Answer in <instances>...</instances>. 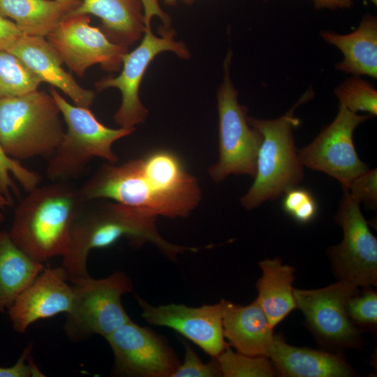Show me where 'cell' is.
Wrapping results in <instances>:
<instances>
[{
	"label": "cell",
	"mask_w": 377,
	"mask_h": 377,
	"mask_svg": "<svg viewBox=\"0 0 377 377\" xmlns=\"http://www.w3.org/2000/svg\"><path fill=\"white\" fill-rule=\"evenodd\" d=\"M156 219L141 209L108 199L84 201L74 218L62 256L61 267L68 279L89 276L90 251L111 246L124 237L137 246L151 243L172 260L179 253L198 251L165 239L158 231Z\"/></svg>",
	"instance_id": "1"
},
{
	"label": "cell",
	"mask_w": 377,
	"mask_h": 377,
	"mask_svg": "<svg viewBox=\"0 0 377 377\" xmlns=\"http://www.w3.org/2000/svg\"><path fill=\"white\" fill-rule=\"evenodd\" d=\"M84 201L79 188L56 182L28 192L16 207L9 235L31 258L43 263L65 253L74 218Z\"/></svg>",
	"instance_id": "2"
},
{
	"label": "cell",
	"mask_w": 377,
	"mask_h": 377,
	"mask_svg": "<svg viewBox=\"0 0 377 377\" xmlns=\"http://www.w3.org/2000/svg\"><path fill=\"white\" fill-rule=\"evenodd\" d=\"M78 188L84 201L108 199L172 219L188 216L202 198L168 186L142 158L119 165L105 162Z\"/></svg>",
	"instance_id": "3"
},
{
	"label": "cell",
	"mask_w": 377,
	"mask_h": 377,
	"mask_svg": "<svg viewBox=\"0 0 377 377\" xmlns=\"http://www.w3.org/2000/svg\"><path fill=\"white\" fill-rule=\"evenodd\" d=\"M306 91L285 114L274 119L248 117L249 124L262 136L254 182L241 198L246 209H254L267 200L276 199L296 187L303 179V166L298 158L293 130L300 124L294 115L295 109L312 97Z\"/></svg>",
	"instance_id": "4"
},
{
	"label": "cell",
	"mask_w": 377,
	"mask_h": 377,
	"mask_svg": "<svg viewBox=\"0 0 377 377\" xmlns=\"http://www.w3.org/2000/svg\"><path fill=\"white\" fill-rule=\"evenodd\" d=\"M54 98L43 91L0 99V145L17 161L50 158L65 131Z\"/></svg>",
	"instance_id": "5"
},
{
	"label": "cell",
	"mask_w": 377,
	"mask_h": 377,
	"mask_svg": "<svg viewBox=\"0 0 377 377\" xmlns=\"http://www.w3.org/2000/svg\"><path fill=\"white\" fill-rule=\"evenodd\" d=\"M49 92L60 109L67 130L48 158L47 177L54 182L77 177L94 158L116 164L118 158L112 150L113 144L131 134L135 128H109L89 108L70 103L54 87L50 88Z\"/></svg>",
	"instance_id": "6"
},
{
	"label": "cell",
	"mask_w": 377,
	"mask_h": 377,
	"mask_svg": "<svg viewBox=\"0 0 377 377\" xmlns=\"http://www.w3.org/2000/svg\"><path fill=\"white\" fill-rule=\"evenodd\" d=\"M73 289L71 310L66 313L64 331L73 341L94 334L105 339L131 320L122 303V296L133 290L131 280L123 272L104 279L89 276L71 278Z\"/></svg>",
	"instance_id": "7"
},
{
	"label": "cell",
	"mask_w": 377,
	"mask_h": 377,
	"mask_svg": "<svg viewBox=\"0 0 377 377\" xmlns=\"http://www.w3.org/2000/svg\"><path fill=\"white\" fill-rule=\"evenodd\" d=\"M230 59L229 52L224 63L223 80L217 93L219 157L208 169L216 183L231 174L254 177L262 141L261 134L248 121L246 108L238 103V93L229 74Z\"/></svg>",
	"instance_id": "8"
},
{
	"label": "cell",
	"mask_w": 377,
	"mask_h": 377,
	"mask_svg": "<svg viewBox=\"0 0 377 377\" xmlns=\"http://www.w3.org/2000/svg\"><path fill=\"white\" fill-rule=\"evenodd\" d=\"M143 38L133 51L122 57V70L115 77H108L95 83L97 91L117 88L121 94V103L114 119L120 128H132L142 123L148 110L142 103L139 89L141 81L150 62L159 53L172 51L179 57L188 59L189 52L184 43L177 42L171 31H161L162 36L154 35L151 28V17H145Z\"/></svg>",
	"instance_id": "9"
},
{
	"label": "cell",
	"mask_w": 377,
	"mask_h": 377,
	"mask_svg": "<svg viewBox=\"0 0 377 377\" xmlns=\"http://www.w3.org/2000/svg\"><path fill=\"white\" fill-rule=\"evenodd\" d=\"M371 115H359L341 105L333 121L308 145L298 150L302 165L337 179L343 188L369 168L359 158L353 143L355 129Z\"/></svg>",
	"instance_id": "10"
},
{
	"label": "cell",
	"mask_w": 377,
	"mask_h": 377,
	"mask_svg": "<svg viewBox=\"0 0 377 377\" xmlns=\"http://www.w3.org/2000/svg\"><path fill=\"white\" fill-rule=\"evenodd\" d=\"M336 221L342 228L341 242L330 250L332 266L339 279L357 287L377 284V239L362 215L360 203L346 188Z\"/></svg>",
	"instance_id": "11"
},
{
	"label": "cell",
	"mask_w": 377,
	"mask_h": 377,
	"mask_svg": "<svg viewBox=\"0 0 377 377\" xmlns=\"http://www.w3.org/2000/svg\"><path fill=\"white\" fill-rule=\"evenodd\" d=\"M62 62L78 77L99 64L107 71H118L128 47L112 42L87 15L67 16L47 36Z\"/></svg>",
	"instance_id": "12"
},
{
	"label": "cell",
	"mask_w": 377,
	"mask_h": 377,
	"mask_svg": "<svg viewBox=\"0 0 377 377\" xmlns=\"http://www.w3.org/2000/svg\"><path fill=\"white\" fill-rule=\"evenodd\" d=\"M358 292L357 286L343 279L319 289L293 288L297 308L313 334L339 347L353 346L359 340V332L346 309L348 300Z\"/></svg>",
	"instance_id": "13"
},
{
	"label": "cell",
	"mask_w": 377,
	"mask_h": 377,
	"mask_svg": "<svg viewBox=\"0 0 377 377\" xmlns=\"http://www.w3.org/2000/svg\"><path fill=\"white\" fill-rule=\"evenodd\" d=\"M105 339L114 353L113 370L117 375L172 377L180 364L165 341L131 320Z\"/></svg>",
	"instance_id": "14"
},
{
	"label": "cell",
	"mask_w": 377,
	"mask_h": 377,
	"mask_svg": "<svg viewBox=\"0 0 377 377\" xmlns=\"http://www.w3.org/2000/svg\"><path fill=\"white\" fill-rule=\"evenodd\" d=\"M136 300L147 323L175 330L211 357H217L227 348L221 302L192 307L183 304L153 306L138 295Z\"/></svg>",
	"instance_id": "15"
},
{
	"label": "cell",
	"mask_w": 377,
	"mask_h": 377,
	"mask_svg": "<svg viewBox=\"0 0 377 377\" xmlns=\"http://www.w3.org/2000/svg\"><path fill=\"white\" fill-rule=\"evenodd\" d=\"M73 289L62 267H47L15 300L8 310L15 331L26 332L34 322L70 312Z\"/></svg>",
	"instance_id": "16"
},
{
	"label": "cell",
	"mask_w": 377,
	"mask_h": 377,
	"mask_svg": "<svg viewBox=\"0 0 377 377\" xmlns=\"http://www.w3.org/2000/svg\"><path fill=\"white\" fill-rule=\"evenodd\" d=\"M8 52L17 57L41 82L67 95L74 105L89 108L95 94L78 84L71 73L62 68V61L45 37L23 35Z\"/></svg>",
	"instance_id": "17"
},
{
	"label": "cell",
	"mask_w": 377,
	"mask_h": 377,
	"mask_svg": "<svg viewBox=\"0 0 377 377\" xmlns=\"http://www.w3.org/2000/svg\"><path fill=\"white\" fill-rule=\"evenodd\" d=\"M220 302L223 335L230 345L239 353L268 357L274 327L257 300L246 306L225 300Z\"/></svg>",
	"instance_id": "18"
},
{
	"label": "cell",
	"mask_w": 377,
	"mask_h": 377,
	"mask_svg": "<svg viewBox=\"0 0 377 377\" xmlns=\"http://www.w3.org/2000/svg\"><path fill=\"white\" fill-rule=\"evenodd\" d=\"M275 371L291 377H346L353 375L340 356L324 351L299 348L274 336L268 354Z\"/></svg>",
	"instance_id": "19"
},
{
	"label": "cell",
	"mask_w": 377,
	"mask_h": 377,
	"mask_svg": "<svg viewBox=\"0 0 377 377\" xmlns=\"http://www.w3.org/2000/svg\"><path fill=\"white\" fill-rule=\"evenodd\" d=\"M87 15L98 17L105 35L126 47L140 39L145 29L140 0H82L68 16Z\"/></svg>",
	"instance_id": "20"
},
{
	"label": "cell",
	"mask_w": 377,
	"mask_h": 377,
	"mask_svg": "<svg viewBox=\"0 0 377 377\" xmlns=\"http://www.w3.org/2000/svg\"><path fill=\"white\" fill-rule=\"evenodd\" d=\"M321 36L344 55V59L335 66L337 70L354 76L366 75L376 78L377 20L374 16L364 15L359 27L350 34L340 35L324 31Z\"/></svg>",
	"instance_id": "21"
},
{
	"label": "cell",
	"mask_w": 377,
	"mask_h": 377,
	"mask_svg": "<svg viewBox=\"0 0 377 377\" xmlns=\"http://www.w3.org/2000/svg\"><path fill=\"white\" fill-rule=\"evenodd\" d=\"M258 265L262 276L256 283V300L274 327L297 308L293 288L295 269L283 265L279 258H266Z\"/></svg>",
	"instance_id": "22"
},
{
	"label": "cell",
	"mask_w": 377,
	"mask_h": 377,
	"mask_svg": "<svg viewBox=\"0 0 377 377\" xmlns=\"http://www.w3.org/2000/svg\"><path fill=\"white\" fill-rule=\"evenodd\" d=\"M43 269V263L17 246L8 232H0V313L8 310Z\"/></svg>",
	"instance_id": "23"
},
{
	"label": "cell",
	"mask_w": 377,
	"mask_h": 377,
	"mask_svg": "<svg viewBox=\"0 0 377 377\" xmlns=\"http://www.w3.org/2000/svg\"><path fill=\"white\" fill-rule=\"evenodd\" d=\"M70 12L56 0H0V15L13 20L27 36L46 38Z\"/></svg>",
	"instance_id": "24"
},
{
	"label": "cell",
	"mask_w": 377,
	"mask_h": 377,
	"mask_svg": "<svg viewBox=\"0 0 377 377\" xmlns=\"http://www.w3.org/2000/svg\"><path fill=\"white\" fill-rule=\"evenodd\" d=\"M41 82L17 57L0 51V99L37 90Z\"/></svg>",
	"instance_id": "25"
},
{
	"label": "cell",
	"mask_w": 377,
	"mask_h": 377,
	"mask_svg": "<svg viewBox=\"0 0 377 377\" xmlns=\"http://www.w3.org/2000/svg\"><path fill=\"white\" fill-rule=\"evenodd\" d=\"M216 358L225 377H271L276 372L268 357L244 355L228 347Z\"/></svg>",
	"instance_id": "26"
},
{
	"label": "cell",
	"mask_w": 377,
	"mask_h": 377,
	"mask_svg": "<svg viewBox=\"0 0 377 377\" xmlns=\"http://www.w3.org/2000/svg\"><path fill=\"white\" fill-rule=\"evenodd\" d=\"M339 105L350 112H366L371 116L377 114V91L366 80L354 76L346 80L335 89Z\"/></svg>",
	"instance_id": "27"
},
{
	"label": "cell",
	"mask_w": 377,
	"mask_h": 377,
	"mask_svg": "<svg viewBox=\"0 0 377 377\" xmlns=\"http://www.w3.org/2000/svg\"><path fill=\"white\" fill-rule=\"evenodd\" d=\"M10 174L27 192L37 187L41 180L39 174L27 168L19 161L8 156L0 145V189L3 195L13 204L11 191L18 195L19 191L10 177Z\"/></svg>",
	"instance_id": "28"
},
{
	"label": "cell",
	"mask_w": 377,
	"mask_h": 377,
	"mask_svg": "<svg viewBox=\"0 0 377 377\" xmlns=\"http://www.w3.org/2000/svg\"><path fill=\"white\" fill-rule=\"evenodd\" d=\"M282 208L300 223L311 221L317 215L318 203L312 193L304 188H292L284 193Z\"/></svg>",
	"instance_id": "29"
},
{
	"label": "cell",
	"mask_w": 377,
	"mask_h": 377,
	"mask_svg": "<svg viewBox=\"0 0 377 377\" xmlns=\"http://www.w3.org/2000/svg\"><path fill=\"white\" fill-rule=\"evenodd\" d=\"M356 293L348 301L346 309L350 320L367 326L377 323V294L373 290Z\"/></svg>",
	"instance_id": "30"
},
{
	"label": "cell",
	"mask_w": 377,
	"mask_h": 377,
	"mask_svg": "<svg viewBox=\"0 0 377 377\" xmlns=\"http://www.w3.org/2000/svg\"><path fill=\"white\" fill-rule=\"evenodd\" d=\"M185 355L172 377H215L221 376L216 358L204 363L186 342L184 343Z\"/></svg>",
	"instance_id": "31"
},
{
	"label": "cell",
	"mask_w": 377,
	"mask_h": 377,
	"mask_svg": "<svg viewBox=\"0 0 377 377\" xmlns=\"http://www.w3.org/2000/svg\"><path fill=\"white\" fill-rule=\"evenodd\" d=\"M344 189V188H343ZM350 196L359 203L363 202L369 209L377 205V170L369 169L353 179L346 188Z\"/></svg>",
	"instance_id": "32"
},
{
	"label": "cell",
	"mask_w": 377,
	"mask_h": 377,
	"mask_svg": "<svg viewBox=\"0 0 377 377\" xmlns=\"http://www.w3.org/2000/svg\"><path fill=\"white\" fill-rule=\"evenodd\" d=\"M32 344L23 350L15 365L9 367H0V377H39L44 376L36 364L31 360Z\"/></svg>",
	"instance_id": "33"
},
{
	"label": "cell",
	"mask_w": 377,
	"mask_h": 377,
	"mask_svg": "<svg viewBox=\"0 0 377 377\" xmlns=\"http://www.w3.org/2000/svg\"><path fill=\"white\" fill-rule=\"evenodd\" d=\"M23 35L15 22L0 15V51L8 52Z\"/></svg>",
	"instance_id": "34"
},
{
	"label": "cell",
	"mask_w": 377,
	"mask_h": 377,
	"mask_svg": "<svg viewBox=\"0 0 377 377\" xmlns=\"http://www.w3.org/2000/svg\"><path fill=\"white\" fill-rule=\"evenodd\" d=\"M145 17L158 16L163 23L168 24L169 22L165 13L161 9L158 0H140Z\"/></svg>",
	"instance_id": "35"
},
{
	"label": "cell",
	"mask_w": 377,
	"mask_h": 377,
	"mask_svg": "<svg viewBox=\"0 0 377 377\" xmlns=\"http://www.w3.org/2000/svg\"><path fill=\"white\" fill-rule=\"evenodd\" d=\"M313 2L315 7L318 9L350 8L353 4V0H313Z\"/></svg>",
	"instance_id": "36"
},
{
	"label": "cell",
	"mask_w": 377,
	"mask_h": 377,
	"mask_svg": "<svg viewBox=\"0 0 377 377\" xmlns=\"http://www.w3.org/2000/svg\"><path fill=\"white\" fill-rule=\"evenodd\" d=\"M12 205L13 204L3 195L0 189V223L2 222L4 219L3 211L5 210L6 207H11Z\"/></svg>",
	"instance_id": "37"
},
{
	"label": "cell",
	"mask_w": 377,
	"mask_h": 377,
	"mask_svg": "<svg viewBox=\"0 0 377 377\" xmlns=\"http://www.w3.org/2000/svg\"><path fill=\"white\" fill-rule=\"evenodd\" d=\"M68 8L71 11L77 8L82 0H56Z\"/></svg>",
	"instance_id": "38"
},
{
	"label": "cell",
	"mask_w": 377,
	"mask_h": 377,
	"mask_svg": "<svg viewBox=\"0 0 377 377\" xmlns=\"http://www.w3.org/2000/svg\"><path fill=\"white\" fill-rule=\"evenodd\" d=\"M187 3H191L193 0H184ZM177 0H164V3L168 5H174L176 3Z\"/></svg>",
	"instance_id": "39"
},
{
	"label": "cell",
	"mask_w": 377,
	"mask_h": 377,
	"mask_svg": "<svg viewBox=\"0 0 377 377\" xmlns=\"http://www.w3.org/2000/svg\"><path fill=\"white\" fill-rule=\"evenodd\" d=\"M373 3H374L375 5H376L377 3V0H370Z\"/></svg>",
	"instance_id": "40"
}]
</instances>
